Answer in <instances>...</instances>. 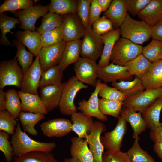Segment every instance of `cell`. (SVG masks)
Listing matches in <instances>:
<instances>
[{"label":"cell","mask_w":162,"mask_h":162,"mask_svg":"<svg viewBox=\"0 0 162 162\" xmlns=\"http://www.w3.org/2000/svg\"><path fill=\"white\" fill-rule=\"evenodd\" d=\"M9 134L7 132H0V150L2 152L7 162H11L14 157L13 149L10 142L9 141Z\"/></svg>","instance_id":"cell-47"},{"label":"cell","mask_w":162,"mask_h":162,"mask_svg":"<svg viewBox=\"0 0 162 162\" xmlns=\"http://www.w3.org/2000/svg\"><path fill=\"white\" fill-rule=\"evenodd\" d=\"M106 83H103L101 80H97V84L94 92H92L88 100H82L78 104V109L85 115L94 117L100 121L105 122L107 120V116L103 114L99 108V92L102 88Z\"/></svg>","instance_id":"cell-13"},{"label":"cell","mask_w":162,"mask_h":162,"mask_svg":"<svg viewBox=\"0 0 162 162\" xmlns=\"http://www.w3.org/2000/svg\"><path fill=\"white\" fill-rule=\"evenodd\" d=\"M162 109V97L158 99L142 113L147 127L151 130L156 128L160 124V117Z\"/></svg>","instance_id":"cell-30"},{"label":"cell","mask_w":162,"mask_h":162,"mask_svg":"<svg viewBox=\"0 0 162 162\" xmlns=\"http://www.w3.org/2000/svg\"><path fill=\"white\" fill-rule=\"evenodd\" d=\"M153 148L154 152L162 161V142L155 143Z\"/></svg>","instance_id":"cell-57"},{"label":"cell","mask_w":162,"mask_h":162,"mask_svg":"<svg viewBox=\"0 0 162 162\" xmlns=\"http://www.w3.org/2000/svg\"><path fill=\"white\" fill-rule=\"evenodd\" d=\"M15 36L22 44L28 48L30 52L36 57L38 55L42 46L41 35L37 31H19Z\"/></svg>","instance_id":"cell-23"},{"label":"cell","mask_w":162,"mask_h":162,"mask_svg":"<svg viewBox=\"0 0 162 162\" xmlns=\"http://www.w3.org/2000/svg\"><path fill=\"white\" fill-rule=\"evenodd\" d=\"M64 15L48 12L43 16L40 26L36 29L40 35L45 31L59 28Z\"/></svg>","instance_id":"cell-38"},{"label":"cell","mask_w":162,"mask_h":162,"mask_svg":"<svg viewBox=\"0 0 162 162\" xmlns=\"http://www.w3.org/2000/svg\"><path fill=\"white\" fill-rule=\"evenodd\" d=\"M135 139L133 144L127 154L131 162H156L146 151L143 150L139 143V136Z\"/></svg>","instance_id":"cell-39"},{"label":"cell","mask_w":162,"mask_h":162,"mask_svg":"<svg viewBox=\"0 0 162 162\" xmlns=\"http://www.w3.org/2000/svg\"><path fill=\"white\" fill-rule=\"evenodd\" d=\"M142 54L152 63L162 59V41L152 39L148 44L143 47Z\"/></svg>","instance_id":"cell-42"},{"label":"cell","mask_w":162,"mask_h":162,"mask_svg":"<svg viewBox=\"0 0 162 162\" xmlns=\"http://www.w3.org/2000/svg\"><path fill=\"white\" fill-rule=\"evenodd\" d=\"M93 162H94V161H93Z\"/></svg>","instance_id":"cell-59"},{"label":"cell","mask_w":162,"mask_h":162,"mask_svg":"<svg viewBox=\"0 0 162 162\" xmlns=\"http://www.w3.org/2000/svg\"><path fill=\"white\" fill-rule=\"evenodd\" d=\"M141 80L145 89L162 87V59L152 63L149 70Z\"/></svg>","instance_id":"cell-27"},{"label":"cell","mask_w":162,"mask_h":162,"mask_svg":"<svg viewBox=\"0 0 162 162\" xmlns=\"http://www.w3.org/2000/svg\"><path fill=\"white\" fill-rule=\"evenodd\" d=\"M82 40L67 42L58 66L63 71L70 64L75 63L80 58Z\"/></svg>","instance_id":"cell-22"},{"label":"cell","mask_w":162,"mask_h":162,"mask_svg":"<svg viewBox=\"0 0 162 162\" xmlns=\"http://www.w3.org/2000/svg\"><path fill=\"white\" fill-rule=\"evenodd\" d=\"M45 115L40 113H34L22 111L18 118L25 131L31 135L36 136L38 132L35 128L36 124L45 118Z\"/></svg>","instance_id":"cell-31"},{"label":"cell","mask_w":162,"mask_h":162,"mask_svg":"<svg viewBox=\"0 0 162 162\" xmlns=\"http://www.w3.org/2000/svg\"><path fill=\"white\" fill-rule=\"evenodd\" d=\"M116 126L110 132L105 133L101 136V142L106 150H120L124 135L127 130L126 122L119 116Z\"/></svg>","instance_id":"cell-15"},{"label":"cell","mask_w":162,"mask_h":162,"mask_svg":"<svg viewBox=\"0 0 162 162\" xmlns=\"http://www.w3.org/2000/svg\"><path fill=\"white\" fill-rule=\"evenodd\" d=\"M43 71L38 56L24 74L20 91L22 92L33 94L38 93Z\"/></svg>","instance_id":"cell-14"},{"label":"cell","mask_w":162,"mask_h":162,"mask_svg":"<svg viewBox=\"0 0 162 162\" xmlns=\"http://www.w3.org/2000/svg\"><path fill=\"white\" fill-rule=\"evenodd\" d=\"M121 35L120 28L113 30L101 35L104 45L100 59L98 64L100 68L110 64L111 53L114 45Z\"/></svg>","instance_id":"cell-21"},{"label":"cell","mask_w":162,"mask_h":162,"mask_svg":"<svg viewBox=\"0 0 162 162\" xmlns=\"http://www.w3.org/2000/svg\"><path fill=\"white\" fill-rule=\"evenodd\" d=\"M126 122H129L133 130V137L135 138L147 127L146 122L141 116L132 109L125 107L122 108L120 115Z\"/></svg>","instance_id":"cell-20"},{"label":"cell","mask_w":162,"mask_h":162,"mask_svg":"<svg viewBox=\"0 0 162 162\" xmlns=\"http://www.w3.org/2000/svg\"><path fill=\"white\" fill-rule=\"evenodd\" d=\"M22 103V111L46 115L48 111L38 93L33 94L18 92Z\"/></svg>","instance_id":"cell-25"},{"label":"cell","mask_w":162,"mask_h":162,"mask_svg":"<svg viewBox=\"0 0 162 162\" xmlns=\"http://www.w3.org/2000/svg\"><path fill=\"white\" fill-rule=\"evenodd\" d=\"M20 23V21L18 18L9 17L4 13L0 14V28L1 35L0 43L1 45L8 46L12 45L11 42L6 37V34L8 33L13 34V33L10 30L15 28L16 24Z\"/></svg>","instance_id":"cell-36"},{"label":"cell","mask_w":162,"mask_h":162,"mask_svg":"<svg viewBox=\"0 0 162 162\" xmlns=\"http://www.w3.org/2000/svg\"><path fill=\"white\" fill-rule=\"evenodd\" d=\"M106 130V127L103 123L99 121H94L89 134H88L85 139L89 146L94 162H103L104 147L101 142L100 137L101 134Z\"/></svg>","instance_id":"cell-11"},{"label":"cell","mask_w":162,"mask_h":162,"mask_svg":"<svg viewBox=\"0 0 162 162\" xmlns=\"http://www.w3.org/2000/svg\"><path fill=\"white\" fill-rule=\"evenodd\" d=\"M71 116L72 131L80 138L85 139L94 122L92 117L86 116L81 112H75Z\"/></svg>","instance_id":"cell-28"},{"label":"cell","mask_w":162,"mask_h":162,"mask_svg":"<svg viewBox=\"0 0 162 162\" xmlns=\"http://www.w3.org/2000/svg\"><path fill=\"white\" fill-rule=\"evenodd\" d=\"M150 136L154 143L162 142V123H160L154 129L151 130Z\"/></svg>","instance_id":"cell-54"},{"label":"cell","mask_w":162,"mask_h":162,"mask_svg":"<svg viewBox=\"0 0 162 162\" xmlns=\"http://www.w3.org/2000/svg\"><path fill=\"white\" fill-rule=\"evenodd\" d=\"M13 116L6 110L0 111V130L13 135L17 123Z\"/></svg>","instance_id":"cell-44"},{"label":"cell","mask_w":162,"mask_h":162,"mask_svg":"<svg viewBox=\"0 0 162 162\" xmlns=\"http://www.w3.org/2000/svg\"><path fill=\"white\" fill-rule=\"evenodd\" d=\"M49 11V5L32 6L22 10L13 12L20 22V27L24 30L35 31V24L40 17L43 16Z\"/></svg>","instance_id":"cell-10"},{"label":"cell","mask_w":162,"mask_h":162,"mask_svg":"<svg viewBox=\"0 0 162 162\" xmlns=\"http://www.w3.org/2000/svg\"><path fill=\"white\" fill-rule=\"evenodd\" d=\"M40 37L42 47L53 46L64 40L59 28L45 31Z\"/></svg>","instance_id":"cell-45"},{"label":"cell","mask_w":162,"mask_h":162,"mask_svg":"<svg viewBox=\"0 0 162 162\" xmlns=\"http://www.w3.org/2000/svg\"><path fill=\"white\" fill-rule=\"evenodd\" d=\"M92 0H79L76 14L85 28L89 26V16Z\"/></svg>","instance_id":"cell-48"},{"label":"cell","mask_w":162,"mask_h":162,"mask_svg":"<svg viewBox=\"0 0 162 162\" xmlns=\"http://www.w3.org/2000/svg\"><path fill=\"white\" fill-rule=\"evenodd\" d=\"M33 4L32 0H6L0 6V14L7 11L13 13L19 10H25Z\"/></svg>","instance_id":"cell-43"},{"label":"cell","mask_w":162,"mask_h":162,"mask_svg":"<svg viewBox=\"0 0 162 162\" xmlns=\"http://www.w3.org/2000/svg\"><path fill=\"white\" fill-rule=\"evenodd\" d=\"M82 40L81 57L96 61L100 58L103 51L104 42L101 35L95 33L91 26L85 28Z\"/></svg>","instance_id":"cell-6"},{"label":"cell","mask_w":162,"mask_h":162,"mask_svg":"<svg viewBox=\"0 0 162 162\" xmlns=\"http://www.w3.org/2000/svg\"><path fill=\"white\" fill-rule=\"evenodd\" d=\"M98 78L105 83L122 81H131L133 78L125 66L115 64L112 63L108 65L100 68Z\"/></svg>","instance_id":"cell-17"},{"label":"cell","mask_w":162,"mask_h":162,"mask_svg":"<svg viewBox=\"0 0 162 162\" xmlns=\"http://www.w3.org/2000/svg\"><path fill=\"white\" fill-rule=\"evenodd\" d=\"M6 93V110L16 119L22 111L20 96L18 92L14 89L8 90Z\"/></svg>","instance_id":"cell-37"},{"label":"cell","mask_w":162,"mask_h":162,"mask_svg":"<svg viewBox=\"0 0 162 162\" xmlns=\"http://www.w3.org/2000/svg\"><path fill=\"white\" fill-rule=\"evenodd\" d=\"M99 95L102 98L122 102H123L128 98L116 88L109 86L107 84L101 88Z\"/></svg>","instance_id":"cell-46"},{"label":"cell","mask_w":162,"mask_h":162,"mask_svg":"<svg viewBox=\"0 0 162 162\" xmlns=\"http://www.w3.org/2000/svg\"><path fill=\"white\" fill-rule=\"evenodd\" d=\"M122 38L141 45L151 37V27L144 21L132 18L128 14L120 27Z\"/></svg>","instance_id":"cell-2"},{"label":"cell","mask_w":162,"mask_h":162,"mask_svg":"<svg viewBox=\"0 0 162 162\" xmlns=\"http://www.w3.org/2000/svg\"><path fill=\"white\" fill-rule=\"evenodd\" d=\"M65 82L45 86L40 90V98L48 112L58 107Z\"/></svg>","instance_id":"cell-18"},{"label":"cell","mask_w":162,"mask_h":162,"mask_svg":"<svg viewBox=\"0 0 162 162\" xmlns=\"http://www.w3.org/2000/svg\"><path fill=\"white\" fill-rule=\"evenodd\" d=\"M102 10L98 4L97 0H92L89 16V26H91L94 21L100 18Z\"/></svg>","instance_id":"cell-52"},{"label":"cell","mask_w":162,"mask_h":162,"mask_svg":"<svg viewBox=\"0 0 162 162\" xmlns=\"http://www.w3.org/2000/svg\"><path fill=\"white\" fill-rule=\"evenodd\" d=\"M100 68L96 61L80 57L74 64V69L77 79L83 83L95 87Z\"/></svg>","instance_id":"cell-8"},{"label":"cell","mask_w":162,"mask_h":162,"mask_svg":"<svg viewBox=\"0 0 162 162\" xmlns=\"http://www.w3.org/2000/svg\"><path fill=\"white\" fill-rule=\"evenodd\" d=\"M128 9L126 0H113L104 16L112 22L113 28H120L125 20Z\"/></svg>","instance_id":"cell-19"},{"label":"cell","mask_w":162,"mask_h":162,"mask_svg":"<svg viewBox=\"0 0 162 162\" xmlns=\"http://www.w3.org/2000/svg\"><path fill=\"white\" fill-rule=\"evenodd\" d=\"M63 72L58 65L52 67L43 72L40 87L41 88L46 86L62 83Z\"/></svg>","instance_id":"cell-40"},{"label":"cell","mask_w":162,"mask_h":162,"mask_svg":"<svg viewBox=\"0 0 162 162\" xmlns=\"http://www.w3.org/2000/svg\"><path fill=\"white\" fill-rule=\"evenodd\" d=\"M143 47L130 40L120 38L113 49L110 61L113 64L122 66L142 53Z\"/></svg>","instance_id":"cell-3"},{"label":"cell","mask_w":162,"mask_h":162,"mask_svg":"<svg viewBox=\"0 0 162 162\" xmlns=\"http://www.w3.org/2000/svg\"><path fill=\"white\" fill-rule=\"evenodd\" d=\"M59 28L64 40L67 42L80 39L85 33V28L76 13L64 15Z\"/></svg>","instance_id":"cell-9"},{"label":"cell","mask_w":162,"mask_h":162,"mask_svg":"<svg viewBox=\"0 0 162 162\" xmlns=\"http://www.w3.org/2000/svg\"><path fill=\"white\" fill-rule=\"evenodd\" d=\"M11 162H60L51 152L34 151L18 157H14Z\"/></svg>","instance_id":"cell-34"},{"label":"cell","mask_w":162,"mask_h":162,"mask_svg":"<svg viewBox=\"0 0 162 162\" xmlns=\"http://www.w3.org/2000/svg\"><path fill=\"white\" fill-rule=\"evenodd\" d=\"M152 63L141 54L124 65L131 75L141 79L149 70Z\"/></svg>","instance_id":"cell-29"},{"label":"cell","mask_w":162,"mask_h":162,"mask_svg":"<svg viewBox=\"0 0 162 162\" xmlns=\"http://www.w3.org/2000/svg\"><path fill=\"white\" fill-rule=\"evenodd\" d=\"M10 142L14 157L34 151L51 152L56 146L54 142H42L33 140L22 131L19 122L12 135Z\"/></svg>","instance_id":"cell-1"},{"label":"cell","mask_w":162,"mask_h":162,"mask_svg":"<svg viewBox=\"0 0 162 162\" xmlns=\"http://www.w3.org/2000/svg\"><path fill=\"white\" fill-rule=\"evenodd\" d=\"M162 97V87L147 89L131 96L123 102L127 107L141 113L158 99Z\"/></svg>","instance_id":"cell-7"},{"label":"cell","mask_w":162,"mask_h":162,"mask_svg":"<svg viewBox=\"0 0 162 162\" xmlns=\"http://www.w3.org/2000/svg\"><path fill=\"white\" fill-rule=\"evenodd\" d=\"M92 25L94 32L100 35L114 29L112 22L104 15L93 22Z\"/></svg>","instance_id":"cell-49"},{"label":"cell","mask_w":162,"mask_h":162,"mask_svg":"<svg viewBox=\"0 0 162 162\" xmlns=\"http://www.w3.org/2000/svg\"><path fill=\"white\" fill-rule=\"evenodd\" d=\"M78 1L77 0H51L49 12L62 15L76 13Z\"/></svg>","instance_id":"cell-33"},{"label":"cell","mask_w":162,"mask_h":162,"mask_svg":"<svg viewBox=\"0 0 162 162\" xmlns=\"http://www.w3.org/2000/svg\"><path fill=\"white\" fill-rule=\"evenodd\" d=\"M63 162H81L71 157L68 158H66L63 160Z\"/></svg>","instance_id":"cell-58"},{"label":"cell","mask_w":162,"mask_h":162,"mask_svg":"<svg viewBox=\"0 0 162 162\" xmlns=\"http://www.w3.org/2000/svg\"><path fill=\"white\" fill-rule=\"evenodd\" d=\"M6 93L0 90V111L6 110Z\"/></svg>","instance_id":"cell-55"},{"label":"cell","mask_w":162,"mask_h":162,"mask_svg":"<svg viewBox=\"0 0 162 162\" xmlns=\"http://www.w3.org/2000/svg\"><path fill=\"white\" fill-rule=\"evenodd\" d=\"M111 85L128 97L135 94L145 89L141 79L136 76L133 80L114 82L112 83Z\"/></svg>","instance_id":"cell-32"},{"label":"cell","mask_w":162,"mask_h":162,"mask_svg":"<svg viewBox=\"0 0 162 162\" xmlns=\"http://www.w3.org/2000/svg\"><path fill=\"white\" fill-rule=\"evenodd\" d=\"M152 0H126L128 11L133 16H137Z\"/></svg>","instance_id":"cell-51"},{"label":"cell","mask_w":162,"mask_h":162,"mask_svg":"<svg viewBox=\"0 0 162 162\" xmlns=\"http://www.w3.org/2000/svg\"><path fill=\"white\" fill-rule=\"evenodd\" d=\"M103 162H131L127 152L120 150L116 151L106 150L102 156Z\"/></svg>","instance_id":"cell-50"},{"label":"cell","mask_w":162,"mask_h":162,"mask_svg":"<svg viewBox=\"0 0 162 162\" xmlns=\"http://www.w3.org/2000/svg\"><path fill=\"white\" fill-rule=\"evenodd\" d=\"M112 0H97L98 3L102 12L106 11L109 8Z\"/></svg>","instance_id":"cell-56"},{"label":"cell","mask_w":162,"mask_h":162,"mask_svg":"<svg viewBox=\"0 0 162 162\" xmlns=\"http://www.w3.org/2000/svg\"><path fill=\"white\" fill-rule=\"evenodd\" d=\"M123 104L124 102L102 98L99 99V108L103 114L110 115L117 118L120 115Z\"/></svg>","instance_id":"cell-41"},{"label":"cell","mask_w":162,"mask_h":162,"mask_svg":"<svg viewBox=\"0 0 162 162\" xmlns=\"http://www.w3.org/2000/svg\"><path fill=\"white\" fill-rule=\"evenodd\" d=\"M88 86L79 81L75 76H73L65 82L59 105V111L63 115L71 116L77 112L78 108L74 103L77 93L83 89H87Z\"/></svg>","instance_id":"cell-4"},{"label":"cell","mask_w":162,"mask_h":162,"mask_svg":"<svg viewBox=\"0 0 162 162\" xmlns=\"http://www.w3.org/2000/svg\"><path fill=\"white\" fill-rule=\"evenodd\" d=\"M12 45L17 49V52L14 58L19 62L24 74L33 63L34 55L27 51L25 46L17 38L13 40Z\"/></svg>","instance_id":"cell-35"},{"label":"cell","mask_w":162,"mask_h":162,"mask_svg":"<svg viewBox=\"0 0 162 162\" xmlns=\"http://www.w3.org/2000/svg\"><path fill=\"white\" fill-rule=\"evenodd\" d=\"M67 43L64 40L53 46L42 48L38 56L43 72L58 65Z\"/></svg>","instance_id":"cell-12"},{"label":"cell","mask_w":162,"mask_h":162,"mask_svg":"<svg viewBox=\"0 0 162 162\" xmlns=\"http://www.w3.org/2000/svg\"><path fill=\"white\" fill-rule=\"evenodd\" d=\"M70 153L72 157L81 162H93L94 158L86 141L80 137L71 139Z\"/></svg>","instance_id":"cell-26"},{"label":"cell","mask_w":162,"mask_h":162,"mask_svg":"<svg viewBox=\"0 0 162 162\" xmlns=\"http://www.w3.org/2000/svg\"><path fill=\"white\" fill-rule=\"evenodd\" d=\"M137 16L150 27L152 26L162 19V0H152Z\"/></svg>","instance_id":"cell-24"},{"label":"cell","mask_w":162,"mask_h":162,"mask_svg":"<svg viewBox=\"0 0 162 162\" xmlns=\"http://www.w3.org/2000/svg\"><path fill=\"white\" fill-rule=\"evenodd\" d=\"M41 130L45 136L49 137H62L72 131V122L63 118L49 120L40 124Z\"/></svg>","instance_id":"cell-16"},{"label":"cell","mask_w":162,"mask_h":162,"mask_svg":"<svg viewBox=\"0 0 162 162\" xmlns=\"http://www.w3.org/2000/svg\"><path fill=\"white\" fill-rule=\"evenodd\" d=\"M151 34L152 39L162 41V19L151 27Z\"/></svg>","instance_id":"cell-53"},{"label":"cell","mask_w":162,"mask_h":162,"mask_svg":"<svg viewBox=\"0 0 162 162\" xmlns=\"http://www.w3.org/2000/svg\"><path fill=\"white\" fill-rule=\"evenodd\" d=\"M14 58L2 61L0 63V89L6 86H14L21 87L24 75L22 70Z\"/></svg>","instance_id":"cell-5"}]
</instances>
